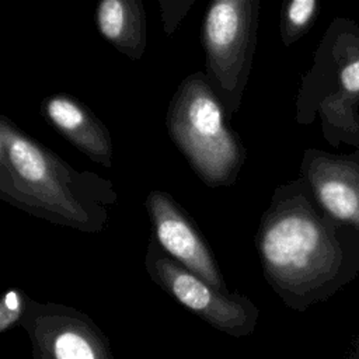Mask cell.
Returning <instances> with one entry per match:
<instances>
[{"mask_svg":"<svg viewBox=\"0 0 359 359\" xmlns=\"http://www.w3.org/2000/svg\"><path fill=\"white\" fill-rule=\"evenodd\" d=\"M31 297L20 287H8L0 300V332L4 334L22 324Z\"/></svg>","mask_w":359,"mask_h":359,"instance_id":"cell-13","label":"cell"},{"mask_svg":"<svg viewBox=\"0 0 359 359\" xmlns=\"http://www.w3.org/2000/svg\"><path fill=\"white\" fill-rule=\"evenodd\" d=\"M299 177L328 216L359 234V147L348 154L306 149Z\"/></svg>","mask_w":359,"mask_h":359,"instance_id":"cell-9","label":"cell"},{"mask_svg":"<svg viewBox=\"0 0 359 359\" xmlns=\"http://www.w3.org/2000/svg\"><path fill=\"white\" fill-rule=\"evenodd\" d=\"M261 0H216L201 28L205 74L227 119L238 111L257 48Z\"/></svg>","mask_w":359,"mask_h":359,"instance_id":"cell-5","label":"cell"},{"mask_svg":"<svg viewBox=\"0 0 359 359\" xmlns=\"http://www.w3.org/2000/svg\"><path fill=\"white\" fill-rule=\"evenodd\" d=\"M229 123L205 72L188 74L171 97L165 126L171 142L209 188L233 185L247 158L238 133Z\"/></svg>","mask_w":359,"mask_h":359,"instance_id":"cell-4","label":"cell"},{"mask_svg":"<svg viewBox=\"0 0 359 359\" xmlns=\"http://www.w3.org/2000/svg\"><path fill=\"white\" fill-rule=\"evenodd\" d=\"M320 4L317 0H289L280 13V39L285 46L297 42L314 24Z\"/></svg>","mask_w":359,"mask_h":359,"instance_id":"cell-12","label":"cell"},{"mask_svg":"<svg viewBox=\"0 0 359 359\" xmlns=\"http://www.w3.org/2000/svg\"><path fill=\"white\" fill-rule=\"evenodd\" d=\"M144 268L150 279L182 307L217 331L241 338L251 335L258 324L259 309L237 292H220L184 268L149 238Z\"/></svg>","mask_w":359,"mask_h":359,"instance_id":"cell-6","label":"cell"},{"mask_svg":"<svg viewBox=\"0 0 359 359\" xmlns=\"http://www.w3.org/2000/svg\"><path fill=\"white\" fill-rule=\"evenodd\" d=\"M21 327L34 359H116L105 332L72 306L31 299Z\"/></svg>","mask_w":359,"mask_h":359,"instance_id":"cell-7","label":"cell"},{"mask_svg":"<svg viewBox=\"0 0 359 359\" xmlns=\"http://www.w3.org/2000/svg\"><path fill=\"white\" fill-rule=\"evenodd\" d=\"M317 116L331 146L359 147V25L345 17L327 27L297 91L296 122Z\"/></svg>","mask_w":359,"mask_h":359,"instance_id":"cell-3","label":"cell"},{"mask_svg":"<svg viewBox=\"0 0 359 359\" xmlns=\"http://www.w3.org/2000/svg\"><path fill=\"white\" fill-rule=\"evenodd\" d=\"M144 208L150 220V238L184 268L217 290L229 293L216 257L188 212L161 189L147 194Z\"/></svg>","mask_w":359,"mask_h":359,"instance_id":"cell-8","label":"cell"},{"mask_svg":"<svg viewBox=\"0 0 359 359\" xmlns=\"http://www.w3.org/2000/svg\"><path fill=\"white\" fill-rule=\"evenodd\" d=\"M345 359H359V337L355 339V342L352 344L351 351L346 353Z\"/></svg>","mask_w":359,"mask_h":359,"instance_id":"cell-15","label":"cell"},{"mask_svg":"<svg viewBox=\"0 0 359 359\" xmlns=\"http://www.w3.org/2000/svg\"><path fill=\"white\" fill-rule=\"evenodd\" d=\"M255 248L266 283L296 311L325 302L359 275V234L328 216L300 177L275 188Z\"/></svg>","mask_w":359,"mask_h":359,"instance_id":"cell-1","label":"cell"},{"mask_svg":"<svg viewBox=\"0 0 359 359\" xmlns=\"http://www.w3.org/2000/svg\"><path fill=\"white\" fill-rule=\"evenodd\" d=\"M0 198L53 224L101 233L118 192L111 180L76 170L1 115Z\"/></svg>","mask_w":359,"mask_h":359,"instance_id":"cell-2","label":"cell"},{"mask_svg":"<svg viewBox=\"0 0 359 359\" xmlns=\"http://www.w3.org/2000/svg\"><path fill=\"white\" fill-rule=\"evenodd\" d=\"M100 35L130 60L146 50V11L142 0H102L95 7Z\"/></svg>","mask_w":359,"mask_h":359,"instance_id":"cell-11","label":"cell"},{"mask_svg":"<svg viewBox=\"0 0 359 359\" xmlns=\"http://www.w3.org/2000/svg\"><path fill=\"white\" fill-rule=\"evenodd\" d=\"M194 0H158L161 10L163 29L167 36L172 35L189 8L194 6Z\"/></svg>","mask_w":359,"mask_h":359,"instance_id":"cell-14","label":"cell"},{"mask_svg":"<svg viewBox=\"0 0 359 359\" xmlns=\"http://www.w3.org/2000/svg\"><path fill=\"white\" fill-rule=\"evenodd\" d=\"M39 114L91 161L105 168L112 167V136L84 102L70 94L55 93L41 101Z\"/></svg>","mask_w":359,"mask_h":359,"instance_id":"cell-10","label":"cell"}]
</instances>
